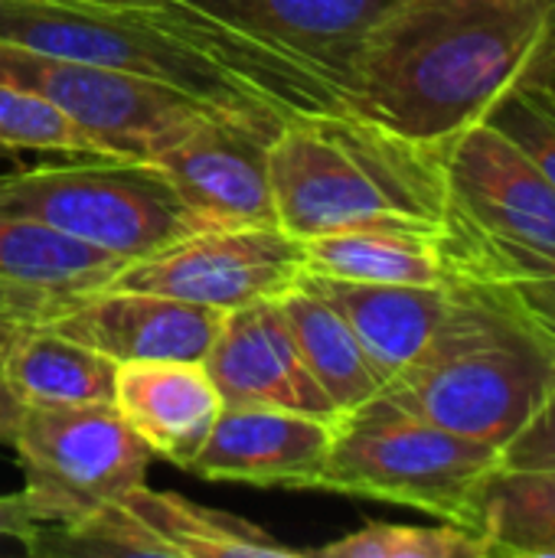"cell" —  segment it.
I'll return each instance as SVG.
<instances>
[{
  "mask_svg": "<svg viewBox=\"0 0 555 558\" xmlns=\"http://www.w3.org/2000/svg\"><path fill=\"white\" fill-rule=\"evenodd\" d=\"M278 304L307 373L334 402L340 418L383 392L386 379L366 356L350 324L321 294L307 291L304 284H294L278 298Z\"/></svg>",
  "mask_w": 555,
  "mask_h": 558,
  "instance_id": "obj_19",
  "label": "cell"
},
{
  "mask_svg": "<svg viewBox=\"0 0 555 558\" xmlns=\"http://www.w3.org/2000/svg\"><path fill=\"white\" fill-rule=\"evenodd\" d=\"M69 298L59 294H46L36 288H23V284H7L0 281V314L7 317H23V320H36L43 324L52 311H59Z\"/></svg>",
  "mask_w": 555,
  "mask_h": 558,
  "instance_id": "obj_30",
  "label": "cell"
},
{
  "mask_svg": "<svg viewBox=\"0 0 555 558\" xmlns=\"http://www.w3.org/2000/svg\"><path fill=\"white\" fill-rule=\"evenodd\" d=\"M222 317L226 311L150 291L98 288L69 298L43 324L121 366L141 360H203Z\"/></svg>",
  "mask_w": 555,
  "mask_h": 558,
  "instance_id": "obj_13",
  "label": "cell"
},
{
  "mask_svg": "<svg viewBox=\"0 0 555 558\" xmlns=\"http://www.w3.org/2000/svg\"><path fill=\"white\" fill-rule=\"evenodd\" d=\"M555 389V356L504 307L451 281V307L429 347L383 386L396 405L500 451Z\"/></svg>",
  "mask_w": 555,
  "mask_h": 558,
  "instance_id": "obj_4",
  "label": "cell"
},
{
  "mask_svg": "<svg viewBox=\"0 0 555 558\" xmlns=\"http://www.w3.org/2000/svg\"><path fill=\"white\" fill-rule=\"evenodd\" d=\"M33 556H154L170 558L164 543L118 500L75 523H46Z\"/></svg>",
  "mask_w": 555,
  "mask_h": 558,
  "instance_id": "obj_25",
  "label": "cell"
},
{
  "mask_svg": "<svg viewBox=\"0 0 555 558\" xmlns=\"http://www.w3.org/2000/svg\"><path fill=\"white\" fill-rule=\"evenodd\" d=\"M314 556L330 558H491L484 543L461 526H399L366 523L343 539L321 546Z\"/></svg>",
  "mask_w": 555,
  "mask_h": 558,
  "instance_id": "obj_27",
  "label": "cell"
},
{
  "mask_svg": "<svg viewBox=\"0 0 555 558\" xmlns=\"http://www.w3.org/2000/svg\"><path fill=\"white\" fill-rule=\"evenodd\" d=\"M23 409H26V405L20 402V396L0 379V445H10V448H13V438H16Z\"/></svg>",
  "mask_w": 555,
  "mask_h": 558,
  "instance_id": "obj_32",
  "label": "cell"
},
{
  "mask_svg": "<svg viewBox=\"0 0 555 558\" xmlns=\"http://www.w3.org/2000/svg\"><path fill=\"white\" fill-rule=\"evenodd\" d=\"M13 451L39 523H75L147 484L154 451L114 402L26 405Z\"/></svg>",
  "mask_w": 555,
  "mask_h": 558,
  "instance_id": "obj_7",
  "label": "cell"
},
{
  "mask_svg": "<svg viewBox=\"0 0 555 558\" xmlns=\"http://www.w3.org/2000/svg\"><path fill=\"white\" fill-rule=\"evenodd\" d=\"M278 131L206 114L186 134L160 147L150 163L173 183L180 199L209 226H278L268 173V147Z\"/></svg>",
  "mask_w": 555,
  "mask_h": 558,
  "instance_id": "obj_10",
  "label": "cell"
},
{
  "mask_svg": "<svg viewBox=\"0 0 555 558\" xmlns=\"http://www.w3.org/2000/svg\"><path fill=\"white\" fill-rule=\"evenodd\" d=\"M304 271L379 281V284H445L451 281L442 232L425 229H347L304 239Z\"/></svg>",
  "mask_w": 555,
  "mask_h": 558,
  "instance_id": "obj_21",
  "label": "cell"
},
{
  "mask_svg": "<svg viewBox=\"0 0 555 558\" xmlns=\"http://www.w3.org/2000/svg\"><path fill=\"white\" fill-rule=\"evenodd\" d=\"M278 229L314 239L347 229H425L448 219L445 144L406 137L353 111L288 121L268 147Z\"/></svg>",
  "mask_w": 555,
  "mask_h": 558,
  "instance_id": "obj_3",
  "label": "cell"
},
{
  "mask_svg": "<svg viewBox=\"0 0 555 558\" xmlns=\"http://www.w3.org/2000/svg\"><path fill=\"white\" fill-rule=\"evenodd\" d=\"M304 275V242L278 226L203 229L183 242L134 258L105 288L150 291L200 307L236 311L278 301Z\"/></svg>",
  "mask_w": 555,
  "mask_h": 558,
  "instance_id": "obj_9",
  "label": "cell"
},
{
  "mask_svg": "<svg viewBox=\"0 0 555 558\" xmlns=\"http://www.w3.org/2000/svg\"><path fill=\"white\" fill-rule=\"evenodd\" d=\"M334 425L285 409L226 405L190 471L219 484L314 490L330 454Z\"/></svg>",
  "mask_w": 555,
  "mask_h": 558,
  "instance_id": "obj_15",
  "label": "cell"
},
{
  "mask_svg": "<svg viewBox=\"0 0 555 558\" xmlns=\"http://www.w3.org/2000/svg\"><path fill=\"white\" fill-rule=\"evenodd\" d=\"M0 213L36 219L124 262L209 229L157 163L131 157H82L0 173Z\"/></svg>",
  "mask_w": 555,
  "mask_h": 558,
  "instance_id": "obj_6",
  "label": "cell"
},
{
  "mask_svg": "<svg viewBox=\"0 0 555 558\" xmlns=\"http://www.w3.org/2000/svg\"><path fill=\"white\" fill-rule=\"evenodd\" d=\"M500 468L517 471H555V389L527 428L504 448Z\"/></svg>",
  "mask_w": 555,
  "mask_h": 558,
  "instance_id": "obj_29",
  "label": "cell"
},
{
  "mask_svg": "<svg viewBox=\"0 0 555 558\" xmlns=\"http://www.w3.org/2000/svg\"><path fill=\"white\" fill-rule=\"evenodd\" d=\"M442 252L451 281L491 298L555 356V245L494 235L448 213Z\"/></svg>",
  "mask_w": 555,
  "mask_h": 558,
  "instance_id": "obj_17",
  "label": "cell"
},
{
  "mask_svg": "<svg viewBox=\"0 0 555 558\" xmlns=\"http://www.w3.org/2000/svg\"><path fill=\"white\" fill-rule=\"evenodd\" d=\"M540 3H543V7H546L550 13H553V20H555V0H540Z\"/></svg>",
  "mask_w": 555,
  "mask_h": 558,
  "instance_id": "obj_36",
  "label": "cell"
},
{
  "mask_svg": "<svg viewBox=\"0 0 555 558\" xmlns=\"http://www.w3.org/2000/svg\"><path fill=\"white\" fill-rule=\"evenodd\" d=\"M553 26L540 0H399L357 59L347 111L445 144L540 59Z\"/></svg>",
  "mask_w": 555,
  "mask_h": 558,
  "instance_id": "obj_2",
  "label": "cell"
},
{
  "mask_svg": "<svg viewBox=\"0 0 555 558\" xmlns=\"http://www.w3.org/2000/svg\"><path fill=\"white\" fill-rule=\"evenodd\" d=\"M114 360L46 324H29L3 366V383L23 405L114 402Z\"/></svg>",
  "mask_w": 555,
  "mask_h": 558,
  "instance_id": "obj_22",
  "label": "cell"
},
{
  "mask_svg": "<svg viewBox=\"0 0 555 558\" xmlns=\"http://www.w3.org/2000/svg\"><path fill=\"white\" fill-rule=\"evenodd\" d=\"M222 405L285 409L337 422L340 412L307 373L278 301L226 311L203 356Z\"/></svg>",
  "mask_w": 555,
  "mask_h": 558,
  "instance_id": "obj_14",
  "label": "cell"
},
{
  "mask_svg": "<svg viewBox=\"0 0 555 558\" xmlns=\"http://www.w3.org/2000/svg\"><path fill=\"white\" fill-rule=\"evenodd\" d=\"M533 72H540L546 82H553L555 85V26H553V33H550V43H546V49L540 52V59L530 65Z\"/></svg>",
  "mask_w": 555,
  "mask_h": 558,
  "instance_id": "obj_34",
  "label": "cell"
},
{
  "mask_svg": "<svg viewBox=\"0 0 555 558\" xmlns=\"http://www.w3.org/2000/svg\"><path fill=\"white\" fill-rule=\"evenodd\" d=\"M29 324H36V320H23V317H7V314H0V379H3V366H7V360H10L13 347H16L20 337L29 330Z\"/></svg>",
  "mask_w": 555,
  "mask_h": 558,
  "instance_id": "obj_33",
  "label": "cell"
},
{
  "mask_svg": "<svg viewBox=\"0 0 555 558\" xmlns=\"http://www.w3.org/2000/svg\"><path fill=\"white\" fill-rule=\"evenodd\" d=\"M46 523H39L26 504V494H0V539H20L23 549L29 553L39 539Z\"/></svg>",
  "mask_w": 555,
  "mask_h": 558,
  "instance_id": "obj_31",
  "label": "cell"
},
{
  "mask_svg": "<svg viewBox=\"0 0 555 558\" xmlns=\"http://www.w3.org/2000/svg\"><path fill=\"white\" fill-rule=\"evenodd\" d=\"M288 56L343 95L357 59L399 0H170Z\"/></svg>",
  "mask_w": 555,
  "mask_h": 558,
  "instance_id": "obj_12",
  "label": "cell"
},
{
  "mask_svg": "<svg viewBox=\"0 0 555 558\" xmlns=\"http://www.w3.org/2000/svg\"><path fill=\"white\" fill-rule=\"evenodd\" d=\"M114 405L154 458L186 471L226 409L203 360L121 363Z\"/></svg>",
  "mask_w": 555,
  "mask_h": 558,
  "instance_id": "obj_16",
  "label": "cell"
},
{
  "mask_svg": "<svg viewBox=\"0 0 555 558\" xmlns=\"http://www.w3.org/2000/svg\"><path fill=\"white\" fill-rule=\"evenodd\" d=\"M0 82L46 98L111 157L131 160H150L206 114H216L167 85L13 43H0Z\"/></svg>",
  "mask_w": 555,
  "mask_h": 558,
  "instance_id": "obj_8",
  "label": "cell"
},
{
  "mask_svg": "<svg viewBox=\"0 0 555 558\" xmlns=\"http://www.w3.org/2000/svg\"><path fill=\"white\" fill-rule=\"evenodd\" d=\"M298 284L321 294L350 324V330L357 333L386 383L399 376L429 347L451 307V281L379 284L304 271Z\"/></svg>",
  "mask_w": 555,
  "mask_h": 558,
  "instance_id": "obj_18",
  "label": "cell"
},
{
  "mask_svg": "<svg viewBox=\"0 0 555 558\" xmlns=\"http://www.w3.org/2000/svg\"><path fill=\"white\" fill-rule=\"evenodd\" d=\"M448 213L530 245H555V186L494 124L471 121L445 141Z\"/></svg>",
  "mask_w": 555,
  "mask_h": 558,
  "instance_id": "obj_11",
  "label": "cell"
},
{
  "mask_svg": "<svg viewBox=\"0 0 555 558\" xmlns=\"http://www.w3.org/2000/svg\"><path fill=\"white\" fill-rule=\"evenodd\" d=\"M121 504L164 543L170 558H294L291 546L272 539L262 526L200 507L180 494H157L147 484L121 497Z\"/></svg>",
  "mask_w": 555,
  "mask_h": 558,
  "instance_id": "obj_23",
  "label": "cell"
},
{
  "mask_svg": "<svg viewBox=\"0 0 555 558\" xmlns=\"http://www.w3.org/2000/svg\"><path fill=\"white\" fill-rule=\"evenodd\" d=\"M49 3H98V7H164L167 0H49Z\"/></svg>",
  "mask_w": 555,
  "mask_h": 558,
  "instance_id": "obj_35",
  "label": "cell"
},
{
  "mask_svg": "<svg viewBox=\"0 0 555 558\" xmlns=\"http://www.w3.org/2000/svg\"><path fill=\"white\" fill-rule=\"evenodd\" d=\"M124 265L121 255L75 242L36 219L0 213V281L7 284L75 298L105 288Z\"/></svg>",
  "mask_w": 555,
  "mask_h": 558,
  "instance_id": "obj_24",
  "label": "cell"
},
{
  "mask_svg": "<svg viewBox=\"0 0 555 558\" xmlns=\"http://www.w3.org/2000/svg\"><path fill=\"white\" fill-rule=\"evenodd\" d=\"M3 150L111 157L88 131L69 121L56 105L10 82H0V154Z\"/></svg>",
  "mask_w": 555,
  "mask_h": 558,
  "instance_id": "obj_26",
  "label": "cell"
},
{
  "mask_svg": "<svg viewBox=\"0 0 555 558\" xmlns=\"http://www.w3.org/2000/svg\"><path fill=\"white\" fill-rule=\"evenodd\" d=\"M484 121L507 134L555 186V85L527 69L484 111Z\"/></svg>",
  "mask_w": 555,
  "mask_h": 558,
  "instance_id": "obj_28",
  "label": "cell"
},
{
  "mask_svg": "<svg viewBox=\"0 0 555 558\" xmlns=\"http://www.w3.org/2000/svg\"><path fill=\"white\" fill-rule=\"evenodd\" d=\"M464 530L491 558H555V471H491L468 500Z\"/></svg>",
  "mask_w": 555,
  "mask_h": 558,
  "instance_id": "obj_20",
  "label": "cell"
},
{
  "mask_svg": "<svg viewBox=\"0 0 555 558\" xmlns=\"http://www.w3.org/2000/svg\"><path fill=\"white\" fill-rule=\"evenodd\" d=\"M500 458L497 445L455 435L379 392L337 418L314 490L412 507L464 530L468 500Z\"/></svg>",
  "mask_w": 555,
  "mask_h": 558,
  "instance_id": "obj_5",
  "label": "cell"
},
{
  "mask_svg": "<svg viewBox=\"0 0 555 558\" xmlns=\"http://www.w3.org/2000/svg\"><path fill=\"white\" fill-rule=\"evenodd\" d=\"M0 43L118 69L272 131L307 114L347 111L343 95L304 65L170 0L164 7L0 0Z\"/></svg>",
  "mask_w": 555,
  "mask_h": 558,
  "instance_id": "obj_1",
  "label": "cell"
}]
</instances>
